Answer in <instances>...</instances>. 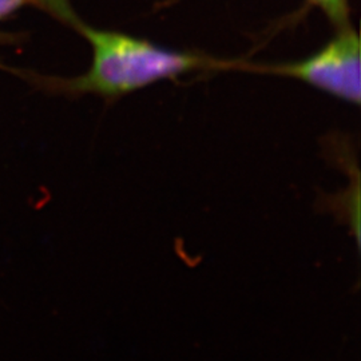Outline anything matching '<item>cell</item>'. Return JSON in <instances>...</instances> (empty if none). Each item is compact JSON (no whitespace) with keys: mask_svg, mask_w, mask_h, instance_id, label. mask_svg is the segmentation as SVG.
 <instances>
[{"mask_svg":"<svg viewBox=\"0 0 361 361\" xmlns=\"http://www.w3.org/2000/svg\"><path fill=\"white\" fill-rule=\"evenodd\" d=\"M42 1L87 39L92 49V63L87 73L61 82V89L71 94H95L104 99H118L162 80L198 71L229 70L237 65L198 52L168 49L119 31L94 28L73 13L67 0Z\"/></svg>","mask_w":361,"mask_h":361,"instance_id":"6da1fadb","label":"cell"},{"mask_svg":"<svg viewBox=\"0 0 361 361\" xmlns=\"http://www.w3.org/2000/svg\"><path fill=\"white\" fill-rule=\"evenodd\" d=\"M234 70L293 78L347 104H360V38L352 27L337 30L319 51L288 63H238Z\"/></svg>","mask_w":361,"mask_h":361,"instance_id":"7a4b0ae2","label":"cell"},{"mask_svg":"<svg viewBox=\"0 0 361 361\" xmlns=\"http://www.w3.org/2000/svg\"><path fill=\"white\" fill-rule=\"evenodd\" d=\"M307 1L312 6L320 8V11L336 27V30L350 26L348 0H307Z\"/></svg>","mask_w":361,"mask_h":361,"instance_id":"3957f363","label":"cell"},{"mask_svg":"<svg viewBox=\"0 0 361 361\" xmlns=\"http://www.w3.org/2000/svg\"><path fill=\"white\" fill-rule=\"evenodd\" d=\"M28 1H32V0H0V18L18 10Z\"/></svg>","mask_w":361,"mask_h":361,"instance_id":"277c9868","label":"cell"}]
</instances>
